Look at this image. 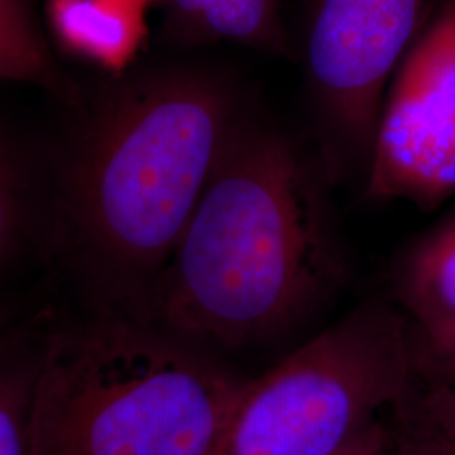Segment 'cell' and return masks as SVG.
<instances>
[{
  "label": "cell",
  "instance_id": "obj_1",
  "mask_svg": "<svg viewBox=\"0 0 455 455\" xmlns=\"http://www.w3.org/2000/svg\"><path fill=\"white\" fill-rule=\"evenodd\" d=\"M342 275L312 171L283 137L235 127L161 274L131 309L214 353L275 341Z\"/></svg>",
  "mask_w": 455,
  "mask_h": 455
},
{
  "label": "cell",
  "instance_id": "obj_2",
  "mask_svg": "<svg viewBox=\"0 0 455 455\" xmlns=\"http://www.w3.org/2000/svg\"><path fill=\"white\" fill-rule=\"evenodd\" d=\"M236 125L227 90L195 71L135 76L100 100L61 164L56 233L101 299L139 304Z\"/></svg>",
  "mask_w": 455,
  "mask_h": 455
},
{
  "label": "cell",
  "instance_id": "obj_3",
  "mask_svg": "<svg viewBox=\"0 0 455 455\" xmlns=\"http://www.w3.org/2000/svg\"><path fill=\"white\" fill-rule=\"evenodd\" d=\"M41 455H218L248 378L107 299L43 338Z\"/></svg>",
  "mask_w": 455,
  "mask_h": 455
},
{
  "label": "cell",
  "instance_id": "obj_4",
  "mask_svg": "<svg viewBox=\"0 0 455 455\" xmlns=\"http://www.w3.org/2000/svg\"><path fill=\"white\" fill-rule=\"evenodd\" d=\"M419 381L405 314L363 304L250 379L218 455H338Z\"/></svg>",
  "mask_w": 455,
  "mask_h": 455
},
{
  "label": "cell",
  "instance_id": "obj_5",
  "mask_svg": "<svg viewBox=\"0 0 455 455\" xmlns=\"http://www.w3.org/2000/svg\"><path fill=\"white\" fill-rule=\"evenodd\" d=\"M454 193L455 0H443L391 76L366 196L434 208Z\"/></svg>",
  "mask_w": 455,
  "mask_h": 455
},
{
  "label": "cell",
  "instance_id": "obj_6",
  "mask_svg": "<svg viewBox=\"0 0 455 455\" xmlns=\"http://www.w3.org/2000/svg\"><path fill=\"white\" fill-rule=\"evenodd\" d=\"M430 0H314L306 60L327 116L371 152L395 69L422 33Z\"/></svg>",
  "mask_w": 455,
  "mask_h": 455
},
{
  "label": "cell",
  "instance_id": "obj_7",
  "mask_svg": "<svg viewBox=\"0 0 455 455\" xmlns=\"http://www.w3.org/2000/svg\"><path fill=\"white\" fill-rule=\"evenodd\" d=\"M395 287L419 349L435 351L454 344L455 216L411 246Z\"/></svg>",
  "mask_w": 455,
  "mask_h": 455
},
{
  "label": "cell",
  "instance_id": "obj_8",
  "mask_svg": "<svg viewBox=\"0 0 455 455\" xmlns=\"http://www.w3.org/2000/svg\"><path fill=\"white\" fill-rule=\"evenodd\" d=\"M146 7L140 0H48L49 24L69 52L122 73L146 41Z\"/></svg>",
  "mask_w": 455,
  "mask_h": 455
},
{
  "label": "cell",
  "instance_id": "obj_9",
  "mask_svg": "<svg viewBox=\"0 0 455 455\" xmlns=\"http://www.w3.org/2000/svg\"><path fill=\"white\" fill-rule=\"evenodd\" d=\"M169 29L188 43L233 41L283 51L276 0H167Z\"/></svg>",
  "mask_w": 455,
  "mask_h": 455
},
{
  "label": "cell",
  "instance_id": "obj_10",
  "mask_svg": "<svg viewBox=\"0 0 455 455\" xmlns=\"http://www.w3.org/2000/svg\"><path fill=\"white\" fill-rule=\"evenodd\" d=\"M44 346L0 353V455L39 454Z\"/></svg>",
  "mask_w": 455,
  "mask_h": 455
},
{
  "label": "cell",
  "instance_id": "obj_11",
  "mask_svg": "<svg viewBox=\"0 0 455 455\" xmlns=\"http://www.w3.org/2000/svg\"><path fill=\"white\" fill-rule=\"evenodd\" d=\"M0 78L56 83V65L34 22L31 0H0Z\"/></svg>",
  "mask_w": 455,
  "mask_h": 455
},
{
  "label": "cell",
  "instance_id": "obj_12",
  "mask_svg": "<svg viewBox=\"0 0 455 455\" xmlns=\"http://www.w3.org/2000/svg\"><path fill=\"white\" fill-rule=\"evenodd\" d=\"M29 180L16 147L0 133V263L16 253L29 225Z\"/></svg>",
  "mask_w": 455,
  "mask_h": 455
},
{
  "label": "cell",
  "instance_id": "obj_13",
  "mask_svg": "<svg viewBox=\"0 0 455 455\" xmlns=\"http://www.w3.org/2000/svg\"><path fill=\"white\" fill-rule=\"evenodd\" d=\"M402 410L410 422L442 440L455 452V385L419 374L415 391Z\"/></svg>",
  "mask_w": 455,
  "mask_h": 455
},
{
  "label": "cell",
  "instance_id": "obj_14",
  "mask_svg": "<svg viewBox=\"0 0 455 455\" xmlns=\"http://www.w3.org/2000/svg\"><path fill=\"white\" fill-rule=\"evenodd\" d=\"M393 451L391 455H455L442 440L410 422L402 408L393 417Z\"/></svg>",
  "mask_w": 455,
  "mask_h": 455
},
{
  "label": "cell",
  "instance_id": "obj_15",
  "mask_svg": "<svg viewBox=\"0 0 455 455\" xmlns=\"http://www.w3.org/2000/svg\"><path fill=\"white\" fill-rule=\"evenodd\" d=\"M396 411V410H395ZM395 411L371 425L338 455H391Z\"/></svg>",
  "mask_w": 455,
  "mask_h": 455
},
{
  "label": "cell",
  "instance_id": "obj_16",
  "mask_svg": "<svg viewBox=\"0 0 455 455\" xmlns=\"http://www.w3.org/2000/svg\"><path fill=\"white\" fill-rule=\"evenodd\" d=\"M417 356L419 374L422 378L455 385V342L435 351H422L417 347Z\"/></svg>",
  "mask_w": 455,
  "mask_h": 455
},
{
  "label": "cell",
  "instance_id": "obj_17",
  "mask_svg": "<svg viewBox=\"0 0 455 455\" xmlns=\"http://www.w3.org/2000/svg\"><path fill=\"white\" fill-rule=\"evenodd\" d=\"M5 317H4V310L0 309V338H2V332L5 329Z\"/></svg>",
  "mask_w": 455,
  "mask_h": 455
},
{
  "label": "cell",
  "instance_id": "obj_18",
  "mask_svg": "<svg viewBox=\"0 0 455 455\" xmlns=\"http://www.w3.org/2000/svg\"><path fill=\"white\" fill-rule=\"evenodd\" d=\"M140 2H144V4H146V5H148V4H150V2H156V0H140Z\"/></svg>",
  "mask_w": 455,
  "mask_h": 455
}]
</instances>
